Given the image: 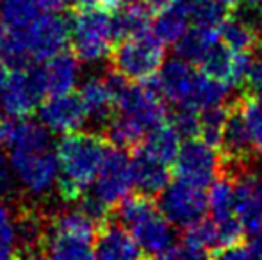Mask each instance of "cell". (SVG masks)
Returning a JSON list of instances; mask_svg holds the SVG:
<instances>
[{"label": "cell", "mask_w": 262, "mask_h": 260, "mask_svg": "<svg viewBox=\"0 0 262 260\" xmlns=\"http://www.w3.org/2000/svg\"><path fill=\"white\" fill-rule=\"evenodd\" d=\"M111 143L104 134L91 132H70L59 139L55 146L57 155V193L61 200H80L95 182L105 159Z\"/></svg>", "instance_id": "6da1fadb"}, {"label": "cell", "mask_w": 262, "mask_h": 260, "mask_svg": "<svg viewBox=\"0 0 262 260\" xmlns=\"http://www.w3.org/2000/svg\"><path fill=\"white\" fill-rule=\"evenodd\" d=\"M113 219L132 233L136 243L146 253L159 257L173 246V232L169 221L159 210L154 196L145 193L125 196L116 205Z\"/></svg>", "instance_id": "7a4b0ae2"}, {"label": "cell", "mask_w": 262, "mask_h": 260, "mask_svg": "<svg viewBox=\"0 0 262 260\" xmlns=\"http://www.w3.org/2000/svg\"><path fill=\"white\" fill-rule=\"evenodd\" d=\"M98 225L80 208L49 214L43 253L49 260H95Z\"/></svg>", "instance_id": "3957f363"}, {"label": "cell", "mask_w": 262, "mask_h": 260, "mask_svg": "<svg viewBox=\"0 0 262 260\" xmlns=\"http://www.w3.org/2000/svg\"><path fill=\"white\" fill-rule=\"evenodd\" d=\"M73 54L82 63H95L109 56L114 46L111 13L98 7H82L70 16Z\"/></svg>", "instance_id": "277c9868"}, {"label": "cell", "mask_w": 262, "mask_h": 260, "mask_svg": "<svg viewBox=\"0 0 262 260\" xmlns=\"http://www.w3.org/2000/svg\"><path fill=\"white\" fill-rule=\"evenodd\" d=\"M164 61V43L154 32L120 39L109 52L111 69L128 80H145L156 75Z\"/></svg>", "instance_id": "5b68a950"}, {"label": "cell", "mask_w": 262, "mask_h": 260, "mask_svg": "<svg viewBox=\"0 0 262 260\" xmlns=\"http://www.w3.org/2000/svg\"><path fill=\"white\" fill-rule=\"evenodd\" d=\"M221 175L234 184V210L246 233L262 232V168L255 159L243 164H221Z\"/></svg>", "instance_id": "8992f818"}, {"label": "cell", "mask_w": 262, "mask_h": 260, "mask_svg": "<svg viewBox=\"0 0 262 260\" xmlns=\"http://www.w3.org/2000/svg\"><path fill=\"white\" fill-rule=\"evenodd\" d=\"M9 152L14 177L29 195L43 196L52 191L59 173L57 155L52 146L49 148H13Z\"/></svg>", "instance_id": "52a82bcc"}, {"label": "cell", "mask_w": 262, "mask_h": 260, "mask_svg": "<svg viewBox=\"0 0 262 260\" xmlns=\"http://www.w3.org/2000/svg\"><path fill=\"white\" fill-rule=\"evenodd\" d=\"M0 94H2V109L9 118L25 120L32 116L47 98L39 68L31 64L13 69Z\"/></svg>", "instance_id": "ba28073f"}, {"label": "cell", "mask_w": 262, "mask_h": 260, "mask_svg": "<svg viewBox=\"0 0 262 260\" xmlns=\"http://www.w3.org/2000/svg\"><path fill=\"white\" fill-rule=\"evenodd\" d=\"M31 63H43L68 46L70 20L52 11L41 13L27 29L21 31Z\"/></svg>", "instance_id": "9c48e42d"}, {"label": "cell", "mask_w": 262, "mask_h": 260, "mask_svg": "<svg viewBox=\"0 0 262 260\" xmlns=\"http://www.w3.org/2000/svg\"><path fill=\"white\" fill-rule=\"evenodd\" d=\"M159 196H161L157 203L159 210L168 219L169 225L180 226V228L193 225L194 221L204 218L207 210L205 189L180 178L169 182Z\"/></svg>", "instance_id": "30bf717a"}, {"label": "cell", "mask_w": 262, "mask_h": 260, "mask_svg": "<svg viewBox=\"0 0 262 260\" xmlns=\"http://www.w3.org/2000/svg\"><path fill=\"white\" fill-rule=\"evenodd\" d=\"M175 175L184 182L207 187L221 175V155L202 139H187L175 157Z\"/></svg>", "instance_id": "8fae6325"}, {"label": "cell", "mask_w": 262, "mask_h": 260, "mask_svg": "<svg viewBox=\"0 0 262 260\" xmlns=\"http://www.w3.org/2000/svg\"><path fill=\"white\" fill-rule=\"evenodd\" d=\"M93 184L95 196L100 198L109 207L118 205L125 196H128L134 185L130 157L121 148L111 145Z\"/></svg>", "instance_id": "7c38bea8"}, {"label": "cell", "mask_w": 262, "mask_h": 260, "mask_svg": "<svg viewBox=\"0 0 262 260\" xmlns=\"http://www.w3.org/2000/svg\"><path fill=\"white\" fill-rule=\"evenodd\" d=\"M39 120L50 132L70 134L82 129L88 116L79 94L66 93L43 100L39 105Z\"/></svg>", "instance_id": "4fadbf2b"}, {"label": "cell", "mask_w": 262, "mask_h": 260, "mask_svg": "<svg viewBox=\"0 0 262 260\" xmlns=\"http://www.w3.org/2000/svg\"><path fill=\"white\" fill-rule=\"evenodd\" d=\"M198 69L180 57L168 61L159 68V72L154 75L156 86L162 98L171 102L177 107H187L193 97L194 84H196Z\"/></svg>", "instance_id": "5bb4252c"}, {"label": "cell", "mask_w": 262, "mask_h": 260, "mask_svg": "<svg viewBox=\"0 0 262 260\" xmlns=\"http://www.w3.org/2000/svg\"><path fill=\"white\" fill-rule=\"evenodd\" d=\"M141 248L132 233L113 218L98 226L95 260H139Z\"/></svg>", "instance_id": "9a60e30c"}, {"label": "cell", "mask_w": 262, "mask_h": 260, "mask_svg": "<svg viewBox=\"0 0 262 260\" xmlns=\"http://www.w3.org/2000/svg\"><path fill=\"white\" fill-rule=\"evenodd\" d=\"M130 164L132 175H134V184L141 189V193L148 196H157L164 191V187L169 184L171 171L169 164L159 160L152 153H148L141 145L130 150Z\"/></svg>", "instance_id": "2e32d148"}, {"label": "cell", "mask_w": 262, "mask_h": 260, "mask_svg": "<svg viewBox=\"0 0 262 260\" xmlns=\"http://www.w3.org/2000/svg\"><path fill=\"white\" fill-rule=\"evenodd\" d=\"M39 75H41L47 97L72 93L79 80V59L75 54L62 50L57 56L43 61Z\"/></svg>", "instance_id": "e0dca14e"}, {"label": "cell", "mask_w": 262, "mask_h": 260, "mask_svg": "<svg viewBox=\"0 0 262 260\" xmlns=\"http://www.w3.org/2000/svg\"><path fill=\"white\" fill-rule=\"evenodd\" d=\"M150 20H152V11L145 0H123L111 14L114 41L148 31Z\"/></svg>", "instance_id": "ac0fdd59"}, {"label": "cell", "mask_w": 262, "mask_h": 260, "mask_svg": "<svg viewBox=\"0 0 262 260\" xmlns=\"http://www.w3.org/2000/svg\"><path fill=\"white\" fill-rule=\"evenodd\" d=\"M220 41L234 52L253 54L262 46V32L255 23L228 13L220 25Z\"/></svg>", "instance_id": "d6986e66"}, {"label": "cell", "mask_w": 262, "mask_h": 260, "mask_svg": "<svg viewBox=\"0 0 262 260\" xmlns=\"http://www.w3.org/2000/svg\"><path fill=\"white\" fill-rule=\"evenodd\" d=\"M79 98L84 105V111L95 123H107L114 114V100L105 79H88L79 91Z\"/></svg>", "instance_id": "ffe728a7"}, {"label": "cell", "mask_w": 262, "mask_h": 260, "mask_svg": "<svg viewBox=\"0 0 262 260\" xmlns=\"http://www.w3.org/2000/svg\"><path fill=\"white\" fill-rule=\"evenodd\" d=\"M220 41V31L217 29H207L200 25H193L187 29L182 38L175 43V54L182 61L189 64H200L204 57L209 54L216 43Z\"/></svg>", "instance_id": "44dd1931"}, {"label": "cell", "mask_w": 262, "mask_h": 260, "mask_svg": "<svg viewBox=\"0 0 262 260\" xmlns=\"http://www.w3.org/2000/svg\"><path fill=\"white\" fill-rule=\"evenodd\" d=\"M141 146L162 162L173 164L180 150V134L171 123L164 122L146 132Z\"/></svg>", "instance_id": "7402d4cb"}, {"label": "cell", "mask_w": 262, "mask_h": 260, "mask_svg": "<svg viewBox=\"0 0 262 260\" xmlns=\"http://www.w3.org/2000/svg\"><path fill=\"white\" fill-rule=\"evenodd\" d=\"M189 21V0H180L179 4L157 14L152 32L164 45L166 43H177L182 38L184 32L187 31Z\"/></svg>", "instance_id": "603a6c76"}, {"label": "cell", "mask_w": 262, "mask_h": 260, "mask_svg": "<svg viewBox=\"0 0 262 260\" xmlns=\"http://www.w3.org/2000/svg\"><path fill=\"white\" fill-rule=\"evenodd\" d=\"M41 14L39 0H0V23L24 31Z\"/></svg>", "instance_id": "cb8c5ba5"}, {"label": "cell", "mask_w": 262, "mask_h": 260, "mask_svg": "<svg viewBox=\"0 0 262 260\" xmlns=\"http://www.w3.org/2000/svg\"><path fill=\"white\" fill-rule=\"evenodd\" d=\"M235 102H237V107L241 111L253 152L262 157V104L248 91H245L241 97L235 98Z\"/></svg>", "instance_id": "d4e9b609"}, {"label": "cell", "mask_w": 262, "mask_h": 260, "mask_svg": "<svg viewBox=\"0 0 262 260\" xmlns=\"http://www.w3.org/2000/svg\"><path fill=\"white\" fill-rule=\"evenodd\" d=\"M234 205V184H232V180L227 175H220L210 184V191L207 196V207L212 212V219L220 221V219H227L235 216Z\"/></svg>", "instance_id": "484cf974"}, {"label": "cell", "mask_w": 262, "mask_h": 260, "mask_svg": "<svg viewBox=\"0 0 262 260\" xmlns=\"http://www.w3.org/2000/svg\"><path fill=\"white\" fill-rule=\"evenodd\" d=\"M228 104L214 105L209 109H202L198 116V137L209 146L220 150L221 137H223L225 122H227Z\"/></svg>", "instance_id": "4316f807"}, {"label": "cell", "mask_w": 262, "mask_h": 260, "mask_svg": "<svg viewBox=\"0 0 262 260\" xmlns=\"http://www.w3.org/2000/svg\"><path fill=\"white\" fill-rule=\"evenodd\" d=\"M189 16L194 25L217 29L228 16V9L214 0H189Z\"/></svg>", "instance_id": "83f0119b"}, {"label": "cell", "mask_w": 262, "mask_h": 260, "mask_svg": "<svg viewBox=\"0 0 262 260\" xmlns=\"http://www.w3.org/2000/svg\"><path fill=\"white\" fill-rule=\"evenodd\" d=\"M16 258V230L11 201L0 198V260Z\"/></svg>", "instance_id": "f1b7e54d"}, {"label": "cell", "mask_w": 262, "mask_h": 260, "mask_svg": "<svg viewBox=\"0 0 262 260\" xmlns=\"http://www.w3.org/2000/svg\"><path fill=\"white\" fill-rule=\"evenodd\" d=\"M207 250L209 248L182 237L180 243H175L168 251L156 257V260H210Z\"/></svg>", "instance_id": "f546056e"}, {"label": "cell", "mask_w": 262, "mask_h": 260, "mask_svg": "<svg viewBox=\"0 0 262 260\" xmlns=\"http://www.w3.org/2000/svg\"><path fill=\"white\" fill-rule=\"evenodd\" d=\"M198 116L200 111L193 107H177L171 116V125L180 134V137H196L198 135Z\"/></svg>", "instance_id": "4dcf8cb0"}, {"label": "cell", "mask_w": 262, "mask_h": 260, "mask_svg": "<svg viewBox=\"0 0 262 260\" xmlns=\"http://www.w3.org/2000/svg\"><path fill=\"white\" fill-rule=\"evenodd\" d=\"M210 260H253L250 248H246L243 243L234 244V246L220 248L216 253L210 257Z\"/></svg>", "instance_id": "1f68e13d"}, {"label": "cell", "mask_w": 262, "mask_h": 260, "mask_svg": "<svg viewBox=\"0 0 262 260\" xmlns=\"http://www.w3.org/2000/svg\"><path fill=\"white\" fill-rule=\"evenodd\" d=\"M77 2L82 7H98V9L113 11V9H116L123 0H77Z\"/></svg>", "instance_id": "d6a6232c"}, {"label": "cell", "mask_w": 262, "mask_h": 260, "mask_svg": "<svg viewBox=\"0 0 262 260\" xmlns=\"http://www.w3.org/2000/svg\"><path fill=\"white\" fill-rule=\"evenodd\" d=\"M146 6L150 7V11H152V14H159L162 13V11L169 9L171 6H175V4H179L180 0H145Z\"/></svg>", "instance_id": "836d02e7"}, {"label": "cell", "mask_w": 262, "mask_h": 260, "mask_svg": "<svg viewBox=\"0 0 262 260\" xmlns=\"http://www.w3.org/2000/svg\"><path fill=\"white\" fill-rule=\"evenodd\" d=\"M72 4V0H39V6L41 9L52 11V13H59L64 7H68Z\"/></svg>", "instance_id": "e575fe53"}, {"label": "cell", "mask_w": 262, "mask_h": 260, "mask_svg": "<svg viewBox=\"0 0 262 260\" xmlns=\"http://www.w3.org/2000/svg\"><path fill=\"white\" fill-rule=\"evenodd\" d=\"M250 251H252L253 260H262V232L255 233V239L250 244Z\"/></svg>", "instance_id": "d590c367"}, {"label": "cell", "mask_w": 262, "mask_h": 260, "mask_svg": "<svg viewBox=\"0 0 262 260\" xmlns=\"http://www.w3.org/2000/svg\"><path fill=\"white\" fill-rule=\"evenodd\" d=\"M7 77H9V69H7V64L6 61L0 57V93H2L4 86H6L7 82Z\"/></svg>", "instance_id": "8d00e7d4"}, {"label": "cell", "mask_w": 262, "mask_h": 260, "mask_svg": "<svg viewBox=\"0 0 262 260\" xmlns=\"http://www.w3.org/2000/svg\"><path fill=\"white\" fill-rule=\"evenodd\" d=\"M214 2L221 4V6L227 7L228 11H234V9H237V7L241 6L243 0H214Z\"/></svg>", "instance_id": "74e56055"}, {"label": "cell", "mask_w": 262, "mask_h": 260, "mask_svg": "<svg viewBox=\"0 0 262 260\" xmlns=\"http://www.w3.org/2000/svg\"><path fill=\"white\" fill-rule=\"evenodd\" d=\"M14 260H49L45 253H29V255H18Z\"/></svg>", "instance_id": "f35d334b"}, {"label": "cell", "mask_w": 262, "mask_h": 260, "mask_svg": "<svg viewBox=\"0 0 262 260\" xmlns=\"http://www.w3.org/2000/svg\"><path fill=\"white\" fill-rule=\"evenodd\" d=\"M248 4L252 6V9H255L257 13L262 14V0H248Z\"/></svg>", "instance_id": "ab89813d"}, {"label": "cell", "mask_w": 262, "mask_h": 260, "mask_svg": "<svg viewBox=\"0 0 262 260\" xmlns=\"http://www.w3.org/2000/svg\"><path fill=\"white\" fill-rule=\"evenodd\" d=\"M250 94H252V97H255L257 100H259L260 104H262V86H259L255 91H252V93H250Z\"/></svg>", "instance_id": "60d3db41"}, {"label": "cell", "mask_w": 262, "mask_h": 260, "mask_svg": "<svg viewBox=\"0 0 262 260\" xmlns=\"http://www.w3.org/2000/svg\"><path fill=\"white\" fill-rule=\"evenodd\" d=\"M0 118H2V105H0Z\"/></svg>", "instance_id": "b9f144b4"}]
</instances>
